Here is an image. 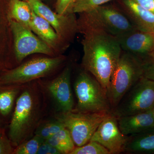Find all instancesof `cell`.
Segmentation results:
<instances>
[{"label":"cell","instance_id":"6da1fadb","mask_svg":"<svg viewBox=\"0 0 154 154\" xmlns=\"http://www.w3.org/2000/svg\"><path fill=\"white\" fill-rule=\"evenodd\" d=\"M79 32L83 34V68L96 78L107 94L122 52L120 45L115 36L102 30L84 29Z\"/></svg>","mask_w":154,"mask_h":154},{"label":"cell","instance_id":"7a4b0ae2","mask_svg":"<svg viewBox=\"0 0 154 154\" xmlns=\"http://www.w3.org/2000/svg\"><path fill=\"white\" fill-rule=\"evenodd\" d=\"M30 84L25 85L18 97L9 126V139L17 147L34 135L44 111L41 88Z\"/></svg>","mask_w":154,"mask_h":154},{"label":"cell","instance_id":"3957f363","mask_svg":"<svg viewBox=\"0 0 154 154\" xmlns=\"http://www.w3.org/2000/svg\"><path fill=\"white\" fill-rule=\"evenodd\" d=\"M80 14L78 31L100 30L116 37L136 29L124 13L113 6L105 4Z\"/></svg>","mask_w":154,"mask_h":154},{"label":"cell","instance_id":"277c9868","mask_svg":"<svg viewBox=\"0 0 154 154\" xmlns=\"http://www.w3.org/2000/svg\"><path fill=\"white\" fill-rule=\"evenodd\" d=\"M74 88L77 104L73 111L81 113H111L112 108L107 93L100 83L84 70L78 75Z\"/></svg>","mask_w":154,"mask_h":154},{"label":"cell","instance_id":"5b68a950","mask_svg":"<svg viewBox=\"0 0 154 154\" xmlns=\"http://www.w3.org/2000/svg\"><path fill=\"white\" fill-rule=\"evenodd\" d=\"M143 73L141 60L122 51L111 76L107 92L112 110L127 92L143 77Z\"/></svg>","mask_w":154,"mask_h":154},{"label":"cell","instance_id":"8992f818","mask_svg":"<svg viewBox=\"0 0 154 154\" xmlns=\"http://www.w3.org/2000/svg\"><path fill=\"white\" fill-rule=\"evenodd\" d=\"M65 60V57L62 55L32 59L4 74L0 77V84L27 85L52 73Z\"/></svg>","mask_w":154,"mask_h":154},{"label":"cell","instance_id":"52a82bcc","mask_svg":"<svg viewBox=\"0 0 154 154\" xmlns=\"http://www.w3.org/2000/svg\"><path fill=\"white\" fill-rule=\"evenodd\" d=\"M111 113H81L72 111L57 113L54 117L68 130L76 146L90 141L101 122Z\"/></svg>","mask_w":154,"mask_h":154},{"label":"cell","instance_id":"ba28073f","mask_svg":"<svg viewBox=\"0 0 154 154\" xmlns=\"http://www.w3.org/2000/svg\"><path fill=\"white\" fill-rule=\"evenodd\" d=\"M154 107V81L142 77L127 92L111 113L116 117L151 110Z\"/></svg>","mask_w":154,"mask_h":154},{"label":"cell","instance_id":"9c48e42d","mask_svg":"<svg viewBox=\"0 0 154 154\" xmlns=\"http://www.w3.org/2000/svg\"><path fill=\"white\" fill-rule=\"evenodd\" d=\"M11 29L14 36L15 57L17 62L34 54L55 57V52L48 45L36 36L30 28L12 19Z\"/></svg>","mask_w":154,"mask_h":154},{"label":"cell","instance_id":"30bf717a","mask_svg":"<svg viewBox=\"0 0 154 154\" xmlns=\"http://www.w3.org/2000/svg\"><path fill=\"white\" fill-rule=\"evenodd\" d=\"M33 11L51 25L66 44L69 45L78 31L77 19L75 14L60 15L54 12L41 0H26Z\"/></svg>","mask_w":154,"mask_h":154},{"label":"cell","instance_id":"8fae6325","mask_svg":"<svg viewBox=\"0 0 154 154\" xmlns=\"http://www.w3.org/2000/svg\"><path fill=\"white\" fill-rule=\"evenodd\" d=\"M71 66L68 65L57 77L42 87L53 102L56 113L69 112L74 109L71 86Z\"/></svg>","mask_w":154,"mask_h":154},{"label":"cell","instance_id":"7c38bea8","mask_svg":"<svg viewBox=\"0 0 154 154\" xmlns=\"http://www.w3.org/2000/svg\"><path fill=\"white\" fill-rule=\"evenodd\" d=\"M128 138L119 129L117 117L111 113L101 122L90 141L102 145L110 154H118L124 152Z\"/></svg>","mask_w":154,"mask_h":154},{"label":"cell","instance_id":"4fadbf2b","mask_svg":"<svg viewBox=\"0 0 154 154\" xmlns=\"http://www.w3.org/2000/svg\"><path fill=\"white\" fill-rule=\"evenodd\" d=\"M122 51L139 58L142 61L154 51V33L134 29L116 36Z\"/></svg>","mask_w":154,"mask_h":154},{"label":"cell","instance_id":"5bb4252c","mask_svg":"<svg viewBox=\"0 0 154 154\" xmlns=\"http://www.w3.org/2000/svg\"><path fill=\"white\" fill-rule=\"evenodd\" d=\"M120 10L136 29L154 33V14L133 0H121Z\"/></svg>","mask_w":154,"mask_h":154},{"label":"cell","instance_id":"9a60e30c","mask_svg":"<svg viewBox=\"0 0 154 154\" xmlns=\"http://www.w3.org/2000/svg\"><path fill=\"white\" fill-rule=\"evenodd\" d=\"M117 118L119 129L127 136L154 130V119L151 110Z\"/></svg>","mask_w":154,"mask_h":154},{"label":"cell","instance_id":"2e32d148","mask_svg":"<svg viewBox=\"0 0 154 154\" xmlns=\"http://www.w3.org/2000/svg\"><path fill=\"white\" fill-rule=\"evenodd\" d=\"M30 28L54 52L61 53L69 47L56 33L51 25L45 19L32 11Z\"/></svg>","mask_w":154,"mask_h":154},{"label":"cell","instance_id":"e0dca14e","mask_svg":"<svg viewBox=\"0 0 154 154\" xmlns=\"http://www.w3.org/2000/svg\"><path fill=\"white\" fill-rule=\"evenodd\" d=\"M124 152L154 154V130L128 136Z\"/></svg>","mask_w":154,"mask_h":154},{"label":"cell","instance_id":"ac0fdd59","mask_svg":"<svg viewBox=\"0 0 154 154\" xmlns=\"http://www.w3.org/2000/svg\"><path fill=\"white\" fill-rule=\"evenodd\" d=\"M10 11L12 19L30 29L33 9L26 0H10Z\"/></svg>","mask_w":154,"mask_h":154},{"label":"cell","instance_id":"d6986e66","mask_svg":"<svg viewBox=\"0 0 154 154\" xmlns=\"http://www.w3.org/2000/svg\"><path fill=\"white\" fill-rule=\"evenodd\" d=\"M45 141L54 147L60 154H70L76 147L69 131L66 127Z\"/></svg>","mask_w":154,"mask_h":154},{"label":"cell","instance_id":"ffe728a7","mask_svg":"<svg viewBox=\"0 0 154 154\" xmlns=\"http://www.w3.org/2000/svg\"><path fill=\"white\" fill-rule=\"evenodd\" d=\"M25 85H11L12 86L9 88L0 89V113L2 115L7 116L11 113L16 97Z\"/></svg>","mask_w":154,"mask_h":154},{"label":"cell","instance_id":"44dd1931","mask_svg":"<svg viewBox=\"0 0 154 154\" xmlns=\"http://www.w3.org/2000/svg\"><path fill=\"white\" fill-rule=\"evenodd\" d=\"M65 127L63 123L57 119L41 121L36 128L34 135L47 140Z\"/></svg>","mask_w":154,"mask_h":154},{"label":"cell","instance_id":"7402d4cb","mask_svg":"<svg viewBox=\"0 0 154 154\" xmlns=\"http://www.w3.org/2000/svg\"><path fill=\"white\" fill-rule=\"evenodd\" d=\"M44 139L36 135L23 142L13 152L15 154H37L39 147L45 141Z\"/></svg>","mask_w":154,"mask_h":154},{"label":"cell","instance_id":"603a6c76","mask_svg":"<svg viewBox=\"0 0 154 154\" xmlns=\"http://www.w3.org/2000/svg\"><path fill=\"white\" fill-rule=\"evenodd\" d=\"M70 154H110L102 145L95 141H90L81 146H76Z\"/></svg>","mask_w":154,"mask_h":154},{"label":"cell","instance_id":"cb8c5ba5","mask_svg":"<svg viewBox=\"0 0 154 154\" xmlns=\"http://www.w3.org/2000/svg\"><path fill=\"white\" fill-rule=\"evenodd\" d=\"M112 0H77L73 9V14H81L105 5Z\"/></svg>","mask_w":154,"mask_h":154},{"label":"cell","instance_id":"d4e9b609","mask_svg":"<svg viewBox=\"0 0 154 154\" xmlns=\"http://www.w3.org/2000/svg\"><path fill=\"white\" fill-rule=\"evenodd\" d=\"M142 62L143 77L154 81V51Z\"/></svg>","mask_w":154,"mask_h":154},{"label":"cell","instance_id":"484cf974","mask_svg":"<svg viewBox=\"0 0 154 154\" xmlns=\"http://www.w3.org/2000/svg\"><path fill=\"white\" fill-rule=\"evenodd\" d=\"M77 0H57L56 4V12L60 15L73 14V9Z\"/></svg>","mask_w":154,"mask_h":154},{"label":"cell","instance_id":"4316f807","mask_svg":"<svg viewBox=\"0 0 154 154\" xmlns=\"http://www.w3.org/2000/svg\"><path fill=\"white\" fill-rule=\"evenodd\" d=\"M11 144L10 139L3 135L0 134V154L13 153Z\"/></svg>","mask_w":154,"mask_h":154},{"label":"cell","instance_id":"83f0119b","mask_svg":"<svg viewBox=\"0 0 154 154\" xmlns=\"http://www.w3.org/2000/svg\"><path fill=\"white\" fill-rule=\"evenodd\" d=\"M37 154H60L53 146L45 141L38 149Z\"/></svg>","mask_w":154,"mask_h":154},{"label":"cell","instance_id":"f1b7e54d","mask_svg":"<svg viewBox=\"0 0 154 154\" xmlns=\"http://www.w3.org/2000/svg\"><path fill=\"white\" fill-rule=\"evenodd\" d=\"M141 7L154 14V0H133Z\"/></svg>","mask_w":154,"mask_h":154},{"label":"cell","instance_id":"f546056e","mask_svg":"<svg viewBox=\"0 0 154 154\" xmlns=\"http://www.w3.org/2000/svg\"><path fill=\"white\" fill-rule=\"evenodd\" d=\"M151 112L152 115L154 119V107L151 109Z\"/></svg>","mask_w":154,"mask_h":154}]
</instances>
